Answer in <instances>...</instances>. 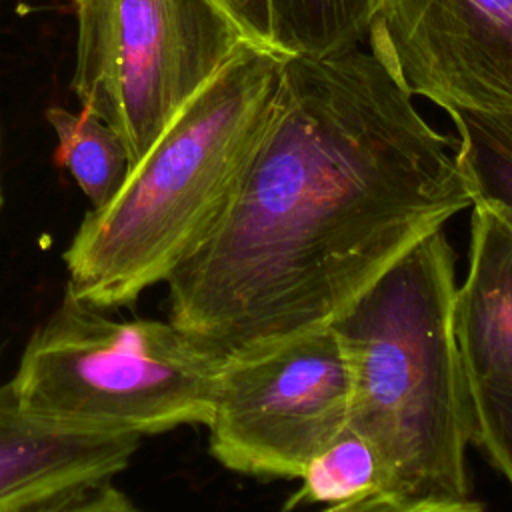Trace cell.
I'll return each mask as SVG.
<instances>
[{
    "label": "cell",
    "mask_w": 512,
    "mask_h": 512,
    "mask_svg": "<svg viewBox=\"0 0 512 512\" xmlns=\"http://www.w3.org/2000/svg\"><path fill=\"white\" fill-rule=\"evenodd\" d=\"M474 206L456 138L372 50L286 56L230 204L168 276V320L220 356L332 324Z\"/></svg>",
    "instance_id": "obj_1"
},
{
    "label": "cell",
    "mask_w": 512,
    "mask_h": 512,
    "mask_svg": "<svg viewBox=\"0 0 512 512\" xmlns=\"http://www.w3.org/2000/svg\"><path fill=\"white\" fill-rule=\"evenodd\" d=\"M284 58L248 42L186 104L118 192L80 222L64 252L66 296L100 310L128 306L192 254L260 144Z\"/></svg>",
    "instance_id": "obj_2"
},
{
    "label": "cell",
    "mask_w": 512,
    "mask_h": 512,
    "mask_svg": "<svg viewBox=\"0 0 512 512\" xmlns=\"http://www.w3.org/2000/svg\"><path fill=\"white\" fill-rule=\"evenodd\" d=\"M456 290L454 250L438 230L332 320L350 368L348 428L378 450L392 494L470 498Z\"/></svg>",
    "instance_id": "obj_3"
},
{
    "label": "cell",
    "mask_w": 512,
    "mask_h": 512,
    "mask_svg": "<svg viewBox=\"0 0 512 512\" xmlns=\"http://www.w3.org/2000/svg\"><path fill=\"white\" fill-rule=\"evenodd\" d=\"M224 356L170 320H116L64 296L8 380L34 420L74 434H160L208 426Z\"/></svg>",
    "instance_id": "obj_4"
},
{
    "label": "cell",
    "mask_w": 512,
    "mask_h": 512,
    "mask_svg": "<svg viewBox=\"0 0 512 512\" xmlns=\"http://www.w3.org/2000/svg\"><path fill=\"white\" fill-rule=\"evenodd\" d=\"M80 108L114 128L136 164L248 44L224 0H72Z\"/></svg>",
    "instance_id": "obj_5"
},
{
    "label": "cell",
    "mask_w": 512,
    "mask_h": 512,
    "mask_svg": "<svg viewBox=\"0 0 512 512\" xmlns=\"http://www.w3.org/2000/svg\"><path fill=\"white\" fill-rule=\"evenodd\" d=\"M350 368L332 324L224 360L208 444L228 470L300 478L350 420Z\"/></svg>",
    "instance_id": "obj_6"
},
{
    "label": "cell",
    "mask_w": 512,
    "mask_h": 512,
    "mask_svg": "<svg viewBox=\"0 0 512 512\" xmlns=\"http://www.w3.org/2000/svg\"><path fill=\"white\" fill-rule=\"evenodd\" d=\"M368 44L412 96L512 114V0H376Z\"/></svg>",
    "instance_id": "obj_7"
},
{
    "label": "cell",
    "mask_w": 512,
    "mask_h": 512,
    "mask_svg": "<svg viewBox=\"0 0 512 512\" xmlns=\"http://www.w3.org/2000/svg\"><path fill=\"white\" fill-rule=\"evenodd\" d=\"M470 210L454 310L470 438L512 488V226L484 202Z\"/></svg>",
    "instance_id": "obj_8"
},
{
    "label": "cell",
    "mask_w": 512,
    "mask_h": 512,
    "mask_svg": "<svg viewBox=\"0 0 512 512\" xmlns=\"http://www.w3.org/2000/svg\"><path fill=\"white\" fill-rule=\"evenodd\" d=\"M138 438L74 434L46 426L0 386V512H28L110 482L132 460Z\"/></svg>",
    "instance_id": "obj_9"
},
{
    "label": "cell",
    "mask_w": 512,
    "mask_h": 512,
    "mask_svg": "<svg viewBox=\"0 0 512 512\" xmlns=\"http://www.w3.org/2000/svg\"><path fill=\"white\" fill-rule=\"evenodd\" d=\"M376 0H268L270 46L286 56H328L368 40Z\"/></svg>",
    "instance_id": "obj_10"
},
{
    "label": "cell",
    "mask_w": 512,
    "mask_h": 512,
    "mask_svg": "<svg viewBox=\"0 0 512 512\" xmlns=\"http://www.w3.org/2000/svg\"><path fill=\"white\" fill-rule=\"evenodd\" d=\"M44 116L58 138L56 164L74 178L92 202V208L104 206L132 168L124 140L114 128L84 108L70 112L50 106Z\"/></svg>",
    "instance_id": "obj_11"
},
{
    "label": "cell",
    "mask_w": 512,
    "mask_h": 512,
    "mask_svg": "<svg viewBox=\"0 0 512 512\" xmlns=\"http://www.w3.org/2000/svg\"><path fill=\"white\" fill-rule=\"evenodd\" d=\"M474 202L498 210L512 226V114L448 112Z\"/></svg>",
    "instance_id": "obj_12"
},
{
    "label": "cell",
    "mask_w": 512,
    "mask_h": 512,
    "mask_svg": "<svg viewBox=\"0 0 512 512\" xmlns=\"http://www.w3.org/2000/svg\"><path fill=\"white\" fill-rule=\"evenodd\" d=\"M300 488L286 500L284 512L306 504H340L386 492V472L378 450L358 432L346 428L304 468Z\"/></svg>",
    "instance_id": "obj_13"
},
{
    "label": "cell",
    "mask_w": 512,
    "mask_h": 512,
    "mask_svg": "<svg viewBox=\"0 0 512 512\" xmlns=\"http://www.w3.org/2000/svg\"><path fill=\"white\" fill-rule=\"evenodd\" d=\"M320 512H486V508L472 500H430L408 498L392 492H374L370 496L330 504Z\"/></svg>",
    "instance_id": "obj_14"
},
{
    "label": "cell",
    "mask_w": 512,
    "mask_h": 512,
    "mask_svg": "<svg viewBox=\"0 0 512 512\" xmlns=\"http://www.w3.org/2000/svg\"><path fill=\"white\" fill-rule=\"evenodd\" d=\"M28 512H144L110 482L68 494Z\"/></svg>",
    "instance_id": "obj_15"
},
{
    "label": "cell",
    "mask_w": 512,
    "mask_h": 512,
    "mask_svg": "<svg viewBox=\"0 0 512 512\" xmlns=\"http://www.w3.org/2000/svg\"><path fill=\"white\" fill-rule=\"evenodd\" d=\"M252 44L270 46L268 0H224Z\"/></svg>",
    "instance_id": "obj_16"
},
{
    "label": "cell",
    "mask_w": 512,
    "mask_h": 512,
    "mask_svg": "<svg viewBox=\"0 0 512 512\" xmlns=\"http://www.w3.org/2000/svg\"><path fill=\"white\" fill-rule=\"evenodd\" d=\"M0 206H2V192H0Z\"/></svg>",
    "instance_id": "obj_17"
},
{
    "label": "cell",
    "mask_w": 512,
    "mask_h": 512,
    "mask_svg": "<svg viewBox=\"0 0 512 512\" xmlns=\"http://www.w3.org/2000/svg\"><path fill=\"white\" fill-rule=\"evenodd\" d=\"M0 2H4V0H0Z\"/></svg>",
    "instance_id": "obj_18"
}]
</instances>
